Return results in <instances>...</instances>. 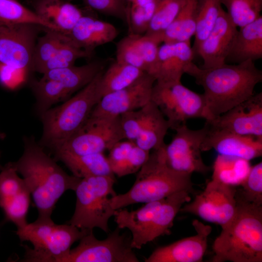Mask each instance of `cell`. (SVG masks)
<instances>
[{
    "label": "cell",
    "instance_id": "cell-1",
    "mask_svg": "<svg viewBox=\"0 0 262 262\" xmlns=\"http://www.w3.org/2000/svg\"><path fill=\"white\" fill-rule=\"evenodd\" d=\"M185 73L204 89L206 120L218 117L250 98L255 86L262 81V71L251 60L210 68L199 67L192 62Z\"/></svg>",
    "mask_w": 262,
    "mask_h": 262
},
{
    "label": "cell",
    "instance_id": "cell-2",
    "mask_svg": "<svg viewBox=\"0 0 262 262\" xmlns=\"http://www.w3.org/2000/svg\"><path fill=\"white\" fill-rule=\"evenodd\" d=\"M22 156L13 164L37 208L36 220H50L58 199L66 191H75L81 179L67 174L33 138H25Z\"/></svg>",
    "mask_w": 262,
    "mask_h": 262
},
{
    "label": "cell",
    "instance_id": "cell-3",
    "mask_svg": "<svg viewBox=\"0 0 262 262\" xmlns=\"http://www.w3.org/2000/svg\"><path fill=\"white\" fill-rule=\"evenodd\" d=\"M235 213L213 243V262H262V205L236 192Z\"/></svg>",
    "mask_w": 262,
    "mask_h": 262
},
{
    "label": "cell",
    "instance_id": "cell-4",
    "mask_svg": "<svg viewBox=\"0 0 262 262\" xmlns=\"http://www.w3.org/2000/svg\"><path fill=\"white\" fill-rule=\"evenodd\" d=\"M164 145L150 153L128 192L110 198L112 209L117 210L135 203L159 200L181 191L192 192V174L174 170L167 165Z\"/></svg>",
    "mask_w": 262,
    "mask_h": 262
},
{
    "label": "cell",
    "instance_id": "cell-5",
    "mask_svg": "<svg viewBox=\"0 0 262 262\" xmlns=\"http://www.w3.org/2000/svg\"><path fill=\"white\" fill-rule=\"evenodd\" d=\"M103 71L75 96L40 115L43 133L39 144L41 146L54 152L83 125L101 98L98 84Z\"/></svg>",
    "mask_w": 262,
    "mask_h": 262
},
{
    "label": "cell",
    "instance_id": "cell-6",
    "mask_svg": "<svg viewBox=\"0 0 262 262\" xmlns=\"http://www.w3.org/2000/svg\"><path fill=\"white\" fill-rule=\"evenodd\" d=\"M190 193L181 191L163 199L146 203L131 211L115 210L114 216L117 227L131 233V246L140 249L157 238L170 233V229L182 205L190 200Z\"/></svg>",
    "mask_w": 262,
    "mask_h": 262
},
{
    "label": "cell",
    "instance_id": "cell-7",
    "mask_svg": "<svg viewBox=\"0 0 262 262\" xmlns=\"http://www.w3.org/2000/svg\"><path fill=\"white\" fill-rule=\"evenodd\" d=\"M91 230L81 229L67 224L58 225L52 220H35L17 229L20 240L30 242L31 248L25 246V254L22 259L28 262H58L67 254L71 246Z\"/></svg>",
    "mask_w": 262,
    "mask_h": 262
},
{
    "label": "cell",
    "instance_id": "cell-8",
    "mask_svg": "<svg viewBox=\"0 0 262 262\" xmlns=\"http://www.w3.org/2000/svg\"><path fill=\"white\" fill-rule=\"evenodd\" d=\"M115 177L92 176L80 180L75 192V209L67 224L81 229L93 230L98 228L108 233V222L114 215L109 197L116 195L114 190Z\"/></svg>",
    "mask_w": 262,
    "mask_h": 262
},
{
    "label": "cell",
    "instance_id": "cell-9",
    "mask_svg": "<svg viewBox=\"0 0 262 262\" xmlns=\"http://www.w3.org/2000/svg\"><path fill=\"white\" fill-rule=\"evenodd\" d=\"M151 100L165 118L170 129L186 124L190 119L206 118V105L203 94L184 86L181 82L172 83H154Z\"/></svg>",
    "mask_w": 262,
    "mask_h": 262
},
{
    "label": "cell",
    "instance_id": "cell-10",
    "mask_svg": "<svg viewBox=\"0 0 262 262\" xmlns=\"http://www.w3.org/2000/svg\"><path fill=\"white\" fill-rule=\"evenodd\" d=\"M117 227L102 240L96 238L93 230L79 241V245L58 262H138L131 246V237L120 234Z\"/></svg>",
    "mask_w": 262,
    "mask_h": 262
},
{
    "label": "cell",
    "instance_id": "cell-11",
    "mask_svg": "<svg viewBox=\"0 0 262 262\" xmlns=\"http://www.w3.org/2000/svg\"><path fill=\"white\" fill-rule=\"evenodd\" d=\"M124 139L119 116H89L83 125L54 153L64 152L73 155L103 153Z\"/></svg>",
    "mask_w": 262,
    "mask_h": 262
},
{
    "label": "cell",
    "instance_id": "cell-12",
    "mask_svg": "<svg viewBox=\"0 0 262 262\" xmlns=\"http://www.w3.org/2000/svg\"><path fill=\"white\" fill-rule=\"evenodd\" d=\"M46 28L36 24H13L0 20V63L26 73L30 71L38 35Z\"/></svg>",
    "mask_w": 262,
    "mask_h": 262
},
{
    "label": "cell",
    "instance_id": "cell-13",
    "mask_svg": "<svg viewBox=\"0 0 262 262\" xmlns=\"http://www.w3.org/2000/svg\"><path fill=\"white\" fill-rule=\"evenodd\" d=\"M174 130L176 132L171 142L164 146L167 165L174 170L191 174L208 172L210 168L204 164L201 153V147L207 132L206 125L194 130L183 124Z\"/></svg>",
    "mask_w": 262,
    "mask_h": 262
},
{
    "label": "cell",
    "instance_id": "cell-14",
    "mask_svg": "<svg viewBox=\"0 0 262 262\" xmlns=\"http://www.w3.org/2000/svg\"><path fill=\"white\" fill-rule=\"evenodd\" d=\"M235 186L212 180L194 200L181 207L180 211L195 214L221 227L233 216L236 206Z\"/></svg>",
    "mask_w": 262,
    "mask_h": 262
},
{
    "label": "cell",
    "instance_id": "cell-15",
    "mask_svg": "<svg viewBox=\"0 0 262 262\" xmlns=\"http://www.w3.org/2000/svg\"><path fill=\"white\" fill-rule=\"evenodd\" d=\"M155 82L153 76L144 73L129 86L103 96L90 116L117 117L143 107L151 101Z\"/></svg>",
    "mask_w": 262,
    "mask_h": 262
},
{
    "label": "cell",
    "instance_id": "cell-16",
    "mask_svg": "<svg viewBox=\"0 0 262 262\" xmlns=\"http://www.w3.org/2000/svg\"><path fill=\"white\" fill-rule=\"evenodd\" d=\"M206 121L211 127L262 140V93L253 94L218 117Z\"/></svg>",
    "mask_w": 262,
    "mask_h": 262
},
{
    "label": "cell",
    "instance_id": "cell-17",
    "mask_svg": "<svg viewBox=\"0 0 262 262\" xmlns=\"http://www.w3.org/2000/svg\"><path fill=\"white\" fill-rule=\"evenodd\" d=\"M196 234L155 249L145 262H200L207 247L210 226L198 220L192 222Z\"/></svg>",
    "mask_w": 262,
    "mask_h": 262
},
{
    "label": "cell",
    "instance_id": "cell-18",
    "mask_svg": "<svg viewBox=\"0 0 262 262\" xmlns=\"http://www.w3.org/2000/svg\"><path fill=\"white\" fill-rule=\"evenodd\" d=\"M207 132L201 149H213L219 155L231 156L248 161L262 155V140L214 128L205 124Z\"/></svg>",
    "mask_w": 262,
    "mask_h": 262
},
{
    "label": "cell",
    "instance_id": "cell-19",
    "mask_svg": "<svg viewBox=\"0 0 262 262\" xmlns=\"http://www.w3.org/2000/svg\"><path fill=\"white\" fill-rule=\"evenodd\" d=\"M237 31L222 9L212 30L195 52L203 60L201 68H210L226 63Z\"/></svg>",
    "mask_w": 262,
    "mask_h": 262
},
{
    "label": "cell",
    "instance_id": "cell-20",
    "mask_svg": "<svg viewBox=\"0 0 262 262\" xmlns=\"http://www.w3.org/2000/svg\"><path fill=\"white\" fill-rule=\"evenodd\" d=\"M194 52L190 41L164 43L159 48L156 71L157 83L166 84L180 82Z\"/></svg>",
    "mask_w": 262,
    "mask_h": 262
},
{
    "label": "cell",
    "instance_id": "cell-21",
    "mask_svg": "<svg viewBox=\"0 0 262 262\" xmlns=\"http://www.w3.org/2000/svg\"><path fill=\"white\" fill-rule=\"evenodd\" d=\"M118 34L113 24L83 15L66 35L77 47L94 53L97 47L112 42Z\"/></svg>",
    "mask_w": 262,
    "mask_h": 262
},
{
    "label": "cell",
    "instance_id": "cell-22",
    "mask_svg": "<svg viewBox=\"0 0 262 262\" xmlns=\"http://www.w3.org/2000/svg\"><path fill=\"white\" fill-rule=\"evenodd\" d=\"M34 13L67 34L83 15L82 10L65 0H26Z\"/></svg>",
    "mask_w": 262,
    "mask_h": 262
},
{
    "label": "cell",
    "instance_id": "cell-23",
    "mask_svg": "<svg viewBox=\"0 0 262 262\" xmlns=\"http://www.w3.org/2000/svg\"><path fill=\"white\" fill-rule=\"evenodd\" d=\"M262 58V16L240 28L227 60L240 63Z\"/></svg>",
    "mask_w": 262,
    "mask_h": 262
},
{
    "label": "cell",
    "instance_id": "cell-24",
    "mask_svg": "<svg viewBox=\"0 0 262 262\" xmlns=\"http://www.w3.org/2000/svg\"><path fill=\"white\" fill-rule=\"evenodd\" d=\"M121 140L109 150L107 159L114 175L118 177L137 172L146 163L150 151L144 150L134 143Z\"/></svg>",
    "mask_w": 262,
    "mask_h": 262
},
{
    "label": "cell",
    "instance_id": "cell-25",
    "mask_svg": "<svg viewBox=\"0 0 262 262\" xmlns=\"http://www.w3.org/2000/svg\"><path fill=\"white\" fill-rule=\"evenodd\" d=\"M105 65L104 61L95 60L81 66L51 70L44 73L42 78L59 82L71 95L90 83Z\"/></svg>",
    "mask_w": 262,
    "mask_h": 262
},
{
    "label": "cell",
    "instance_id": "cell-26",
    "mask_svg": "<svg viewBox=\"0 0 262 262\" xmlns=\"http://www.w3.org/2000/svg\"><path fill=\"white\" fill-rule=\"evenodd\" d=\"M55 160L63 162L72 173L80 178L92 176L115 177L107 157L103 153L73 155L64 152L54 153Z\"/></svg>",
    "mask_w": 262,
    "mask_h": 262
},
{
    "label": "cell",
    "instance_id": "cell-27",
    "mask_svg": "<svg viewBox=\"0 0 262 262\" xmlns=\"http://www.w3.org/2000/svg\"><path fill=\"white\" fill-rule=\"evenodd\" d=\"M170 129L167 119L151 100L147 104L146 118L137 138L134 141L141 148L150 151L162 147Z\"/></svg>",
    "mask_w": 262,
    "mask_h": 262
},
{
    "label": "cell",
    "instance_id": "cell-28",
    "mask_svg": "<svg viewBox=\"0 0 262 262\" xmlns=\"http://www.w3.org/2000/svg\"><path fill=\"white\" fill-rule=\"evenodd\" d=\"M144 73L136 67L115 61L100 76L98 89L101 98L129 86Z\"/></svg>",
    "mask_w": 262,
    "mask_h": 262
},
{
    "label": "cell",
    "instance_id": "cell-29",
    "mask_svg": "<svg viewBox=\"0 0 262 262\" xmlns=\"http://www.w3.org/2000/svg\"><path fill=\"white\" fill-rule=\"evenodd\" d=\"M197 0H186L180 12L165 30L164 43L190 41L195 35Z\"/></svg>",
    "mask_w": 262,
    "mask_h": 262
},
{
    "label": "cell",
    "instance_id": "cell-30",
    "mask_svg": "<svg viewBox=\"0 0 262 262\" xmlns=\"http://www.w3.org/2000/svg\"><path fill=\"white\" fill-rule=\"evenodd\" d=\"M250 167L248 161L218 154L213 165L212 180L231 186L240 185Z\"/></svg>",
    "mask_w": 262,
    "mask_h": 262
},
{
    "label": "cell",
    "instance_id": "cell-31",
    "mask_svg": "<svg viewBox=\"0 0 262 262\" xmlns=\"http://www.w3.org/2000/svg\"><path fill=\"white\" fill-rule=\"evenodd\" d=\"M31 88L36 98V108L40 116L53 105L69 98L71 95L58 82L41 78L33 80Z\"/></svg>",
    "mask_w": 262,
    "mask_h": 262
},
{
    "label": "cell",
    "instance_id": "cell-32",
    "mask_svg": "<svg viewBox=\"0 0 262 262\" xmlns=\"http://www.w3.org/2000/svg\"><path fill=\"white\" fill-rule=\"evenodd\" d=\"M186 0H156L154 11L144 34L163 42L165 30L175 19Z\"/></svg>",
    "mask_w": 262,
    "mask_h": 262
},
{
    "label": "cell",
    "instance_id": "cell-33",
    "mask_svg": "<svg viewBox=\"0 0 262 262\" xmlns=\"http://www.w3.org/2000/svg\"><path fill=\"white\" fill-rule=\"evenodd\" d=\"M45 34L37 38L35 45L30 68L36 72L44 64L51 58L68 39V36L54 29L46 28Z\"/></svg>",
    "mask_w": 262,
    "mask_h": 262
},
{
    "label": "cell",
    "instance_id": "cell-34",
    "mask_svg": "<svg viewBox=\"0 0 262 262\" xmlns=\"http://www.w3.org/2000/svg\"><path fill=\"white\" fill-rule=\"evenodd\" d=\"M220 0H197L195 52L214 26L223 9Z\"/></svg>",
    "mask_w": 262,
    "mask_h": 262
},
{
    "label": "cell",
    "instance_id": "cell-35",
    "mask_svg": "<svg viewBox=\"0 0 262 262\" xmlns=\"http://www.w3.org/2000/svg\"><path fill=\"white\" fill-rule=\"evenodd\" d=\"M0 20L13 24H36L60 31L54 25L40 17L18 0H0Z\"/></svg>",
    "mask_w": 262,
    "mask_h": 262
},
{
    "label": "cell",
    "instance_id": "cell-36",
    "mask_svg": "<svg viewBox=\"0 0 262 262\" xmlns=\"http://www.w3.org/2000/svg\"><path fill=\"white\" fill-rule=\"evenodd\" d=\"M230 19L241 28L258 19L261 15L262 0H220Z\"/></svg>",
    "mask_w": 262,
    "mask_h": 262
},
{
    "label": "cell",
    "instance_id": "cell-37",
    "mask_svg": "<svg viewBox=\"0 0 262 262\" xmlns=\"http://www.w3.org/2000/svg\"><path fill=\"white\" fill-rule=\"evenodd\" d=\"M156 0H134L127 7L129 34L143 35L147 32L153 16Z\"/></svg>",
    "mask_w": 262,
    "mask_h": 262
},
{
    "label": "cell",
    "instance_id": "cell-38",
    "mask_svg": "<svg viewBox=\"0 0 262 262\" xmlns=\"http://www.w3.org/2000/svg\"><path fill=\"white\" fill-rule=\"evenodd\" d=\"M93 54L77 47L68 37L54 55L41 66L36 72L43 74L51 70L69 67L74 66L78 59L91 58Z\"/></svg>",
    "mask_w": 262,
    "mask_h": 262
},
{
    "label": "cell",
    "instance_id": "cell-39",
    "mask_svg": "<svg viewBox=\"0 0 262 262\" xmlns=\"http://www.w3.org/2000/svg\"><path fill=\"white\" fill-rule=\"evenodd\" d=\"M31 194L28 189L0 204L5 220L13 223L17 229L27 223V216L30 207Z\"/></svg>",
    "mask_w": 262,
    "mask_h": 262
},
{
    "label": "cell",
    "instance_id": "cell-40",
    "mask_svg": "<svg viewBox=\"0 0 262 262\" xmlns=\"http://www.w3.org/2000/svg\"><path fill=\"white\" fill-rule=\"evenodd\" d=\"M27 189L13 163L7 164L2 168L0 173V204Z\"/></svg>",
    "mask_w": 262,
    "mask_h": 262
},
{
    "label": "cell",
    "instance_id": "cell-41",
    "mask_svg": "<svg viewBox=\"0 0 262 262\" xmlns=\"http://www.w3.org/2000/svg\"><path fill=\"white\" fill-rule=\"evenodd\" d=\"M242 189L237 191L246 200L262 205V162L251 166L241 185Z\"/></svg>",
    "mask_w": 262,
    "mask_h": 262
},
{
    "label": "cell",
    "instance_id": "cell-42",
    "mask_svg": "<svg viewBox=\"0 0 262 262\" xmlns=\"http://www.w3.org/2000/svg\"><path fill=\"white\" fill-rule=\"evenodd\" d=\"M134 35L135 43L146 66L147 73L155 77L159 46L162 42L156 38L146 34Z\"/></svg>",
    "mask_w": 262,
    "mask_h": 262
},
{
    "label": "cell",
    "instance_id": "cell-43",
    "mask_svg": "<svg viewBox=\"0 0 262 262\" xmlns=\"http://www.w3.org/2000/svg\"><path fill=\"white\" fill-rule=\"evenodd\" d=\"M115 61L147 72L146 66L136 47L133 34H129L116 44Z\"/></svg>",
    "mask_w": 262,
    "mask_h": 262
},
{
    "label": "cell",
    "instance_id": "cell-44",
    "mask_svg": "<svg viewBox=\"0 0 262 262\" xmlns=\"http://www.w3.org/2000/svg\"><path fill=\"white\" fill-rule=\"evenodd\" d=\"M146 113L147 105L119 116L120 124L125 139L133 142L135 140L144 124Z\"/></svg>",
    "mask_w": 262,
    "mask_h": 262
},
{
    "label": "cell",
    "instance_id": "cell-45",
    "mask_svg": "<svg viewBox=\"0 0 262 262\" xmlns=\"http://www.w3.org/2000/svg\"><path fill=\"white\" fill-rule=\"evenodd\" d=\"M89 8L102 14L127 20V5L120 0H82Z\"/></svg>",
    "mask_w": 262,
    "mask_h": 262
},
{
    "label": "cell",
    "instance_id": "cell-46",
    "mask_svg": "<svg viewBox=\"0 0 262 262\" xmlns=\"http://www.w3.org/2000/svg\"><path fill=\"white\" fill-rule=\"evenodd\" d=\"M26 74L21 70L0 64V82L7 88H16L25 80Z\"/></svg>",
    "mask_w": 262,
    "mask_h": 262
},
{
    "label": "cell",
    "instance_id": "cell-47",
    "mask_svg": "<svg viewBox=\"0 0 262 262\" xmlns=\"http://www.w3.org/2000/svg\"><path fill=\"white\" fill-rule=\"evenodd\" d=\"M65 0L68 1H71L73 0Z\"/></svg>",
    "mask_w": 262,
    "mask_h": 262
},
{
    "label": "cell",
    "instance_id": "cell-48",
    "mask_svg": "<svg viewBox=\"0 0 262 262\" xmlns=\"http://www.w3.org/2000/svg\"><path fill=\"white\" fill-rule=\"evenodd\" d=\"M122 0V1H125L126 2V0Z\"/></svg>",
    "mask_w": 262,
    "mask_h": 262
},
{
    "label": "cell",
    "instance_id": "cell-49",
    "mask_svg": "<svg viewBox=\"0 0 262 262\" xmlns=\"http://www.w3.org/2000/svg\"></svg>",
    "mask_w": 262,
    "mask_h": 262
}]
</instances>
